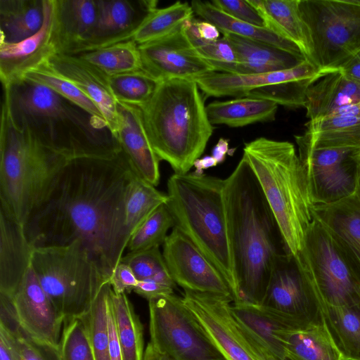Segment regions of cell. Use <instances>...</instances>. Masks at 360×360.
<instances>
[{"instance_id": "8992f818", "label": "cell", "mask_w": 360, "mask_h": 360, "mask_svg": "<svg viewBox=\"0 0 360 360\" xmlns=\"http://www.w3.org/2000/svg\"><path fill=\"white\" fill-rule=\"evenodd\" d=\"M243 156L260 185L288 251L297 255L313 217L305 175L295 146L259 137L245 143Z\"/></svg>"}, {"instance_id": "83f0119b", "label": "cell", "mask_w": 360, "mask_h": 360, "mask_svg": "<svg viewBox=\"0 0 360 360\" xmlns=\"http://www.w3.org/2000/svg\"><path fill=\"white\" fill-rule=\"evenodd\" d=\"M262 17L264 27L296 45L309 61L312 44L299 7L300 0H248Z\"/></svg>"}, {"instance_id": "3957f363", "label": "cell", "mask_w": 360, "mask_h": 360, "mask_svg": "<svg viewBox=\"0 0 360 360\" xmlns=\"http://www.w3.org/2000/svg\"><path fill=\"white\" fill-rule=\"evenodd\" d=\"M3 89L13 119L47 147L68 158H112L122 151L105 121L50 88L22 79Z\"/></svg>"}, {"instance_id": "4316f807", "label": "cell", "mask_w": 360, "mask_h": 360, "mask_svg": "<svg viewBox=\"0 0 360 360\" xmlns=\"http://www.w3.org/2000/svg\"><path fill=\"white\" fill-rule=\"evenodd\" d=\"M302 136L318 148H360V101L309 120Z\"/></svg>"}, {"instance_id": "f35d334b", "label": "cell", "mask_w": 360, "mask_h": 360, "mask_svg": "<svg viewBox=\"0 0 360 360\" xmlns=\"http://www.w3.org/2000/svg\"><path fill=\"white\" fill-rule=\"evenodd\" d=\"M22 79L50 88L94 117L105 122L98 106L72 82L53 70L47 61L27 71Z\"/></svg>"}, {"instance_id": "7dc6e473", "label": "cell", "mask_w": 360, "mask_h": 360, "mask_svg": "<svg viewBox=\"0 0 360 360\" xmlns=\"http://www.w3.org/2000/svg\"><path fill=\"white\" fill-rule=\"evenodd\" d=\"M7 328L15 334L23 360H61L58 346L29 336L18 323Z\"/></svg>"}, {"instance_id": "d590c367", "label": "cell", "mask_w": 360, "mask_h": 360, "mask_svg": "<svg viewBox=\"0 0 360 360\" xmlns=\"http://www.w3.org/2000/svg\"><path fill=\"white\" fill-rule=\"evenodd\" d=\"M110 302L123 360H143V325L127 293H116L112 289Z\"/></svg>"}, {"instance_id": "d6986e66", "label": "cell", "mask_w": 360, "mask_h": 360, "mask_svg": "<svg viewBox=\"0 0 360 360\" xmlns=\"http://www.w3.org/2000/svg\"><path fill=\"white\" fill-rule=\"evenodd\" d=\"M95 27L89 39L74 54L89 51L122 41L131 36L146 17L157 8L155 0H96Z\"/></svg>"}, {"instance_id": "c3c4849f", "label": "cell", "mask_w": 360, "mask_h": 360, "mask_svg": "<svg viewBox=\"0 0 360 360\" xmlns=\"http://www.w3.org/2000/svg\"><path fill=\"white\" fill-rule=\"evenodd\" d=\"M186 32L197 53L207 62L236 63L235 51L224 37L215 41H207L189 34L186 30Z\"/></svg>"}, {"instance_id": "11a10c76", "label": "cell", "mask_w": 360, "mask_h": 360, "mask_svg": "<svg viewBox=\"0 0 360 360\" xmlns=\"http://www.w3.org/2000/svg\"><path fill=\"white\" fill-rule=\"evenodd\" d=\"M338 70L360 85V52L342 65Z\"/></svg>"}, {"instance_id": "680465c9", "label": "cell", "mask_w": 360, "mask_h": 360, "mask_svg": "<svg viewBox=\"0 0 360 360\" xmlns=\"http://www.w3.org/2000/svg\"><path fill=\"white\" fill-rule=\"evenodd\" d=\"M143 360H171L166 355L157 351L152 345L148 342L145 349Z\"/></svg>"}, {"instance_id": "277c9868", "label": "cell", "mask_w": 360, "mask_h": 360, "mask_svg": "<svg viewBox=\"0 0 360 360\" xmlns=\"http://www.w3.org/2000/svg\"><path fill=\"white\" fill-rule=\"evenodd\" d=\"M140 108L159 159L168 162L174 174L188 173L213 133L196 82H160L149 101Z\"/></svg>"}, {"instance_id": "8fae6325", "label": "cell", "mask_w": 360, "mask_h": 360, "mask_svg": "<svg viewBox=\"0 0 360 360\" xmlns=\"http://www.w3.org/2000/svg\"><path fill=\"white\" fill-rule=\"evenodd\" d=\"M150 343L171 360H226L200 327L180 297L148 301Z\"/></svg>"}, {"instance_id": "ffe728a7", "label": "cell", "mask_w": 360, "mask_h": 360, "mask_svg": "<svg viewBox=\"0 0 360 360\" xmlns=\"http://www.w3.org/2000/svg\"><path fill=\"white\" fill-rule=\"evenodd\" d=\"M311 210L360 282V200L354 193L332 204L312 205Z\"/></svg>"}, {"instance_id": "ba28073f", "label": "cell", "mask_w": 360, "mask_h": 360, "mask_svg": "<svg viewBox=\"0 0 360 360\" xmlns=\"http://www.w3.org/2000/svg\"><path fill=\"white\" fill-rule=\"evenodd\" d=\"M31 266L64 319L86 314L102 286L109 282L81 240L34 248Z\"/></svg>"}, {"instance_id": "f5cc1de1", "label": "cell", "mask_w": 360, "mask_h": 360, "mask_svg": "<svg viewBox=\"0 0 360 360\" xmlns=\"http://www.w3.org/2000/svg\"><path fill=\"white\" fill-rule=\"evenodd\" d=\"M174 288L152 279L139 281L134 292L148 301L174 294Z\"/></svg>"}, {"instance_id": "7c38bea8", "label": "cell", "mask_w": 360, "mask_h": 360, "mask_svg": "<svg viewBox=\"0 0 360 360\" xmlns=\"http://www.w3.org/2000/svg\"><path fill=\"white\" fill-rule=\"evenodd\" d=\"M312 205H328L352 195L360 170V148H318L295 136Z\"/></svg>"}, {"instance_id": "ee69618b", "label": "cell", "mask_w": 360, "mask_h": 360, "mask_svg": "<svg viewBox=\"0 0 360 360\" xmlns=\"http://www.w3.org/2000/svg\"><path fill=\"white\" fill-rule=\"evenodd\" d=\"M319 78L305 77L265 86L250 91L245 97L268 100L290 108H304L307 89Z\"/></svg>"}, {"instance_id": "5bb4252c", "label": "cell", "mask_w": 360, "mask_h": 360, "mask_svg": "<svg viewBox=\"0 0 360 360\" xmlns=\"http://www.w3.org/2000/svg\"><path fill=\"white\" fill-rule=\"evenodd\" d=\"M260 304L292 328L319 320L312 293L295 256L289 252L277 261Z\"/></svg>"}, {"instance_id": "f907efd6", "label": "cell", "mask_w": 360, "mask_h": 360, "mask_svg": "<svg viewBox=\"0 0 360 360\" xmlns=\"http://www.w3.org/2000/svg\"><path fill=\"white\" fill-rule=\"evenodd\" d=\"M138 282L131 269L121 261L115 266L110 279L112 289L116 293H129L134 291Z\"/></svg>"}, {"instance_id": "4dcf8cb0", "label": "cell", "mask_w": 360, "mask_h": 360, "mask_svg": "<svg viewBox=\"0 0 360 360\" xmlns=\"http://www.w3.org/2000/svg\"><path fill=\"white\" fill-rule=\"evenodd\" d=\"M319 320L344 360H360V303L329 306L316 302Z\"/></svg>"}, {"instance_id": "681fc988", "label": "cell", "mask_w": 360, "mask_h": 360, "mask_svg": "<svg viewBox=\"0 0 360 360\" xmlns=\"http://www.w3.org/2000/svg\"><path fill=\"white\" fill-rule=\"evenodd\" d=\"M210 2L235 19L264 27L262 17L248 0H213Z\"/></svg>"}, {"instance_id": "7bdbcfd3", "label": "cell", "mask_w": 360, "mask_h": 360, "mask_svg": "<svg viewBox=\"0 0 360 360\" xmlns=\"http://www.w3.org/2000/svg\"><path fill=\"white\" fill-rule=\"evenodd\" d=\"M108 82L117 102L139 108L149 101L159 83L143 70L108 77Z\"/></svg>"}, {"instance_id": "94428289", "label": "cell", "mask_w": 360, "mask_h": 360, "mask_svg": "<svg viewBox=\"0 0 360 360\" xmlns=\"http://www.w3.org/2000/svg\"><path fill=\"white\" fill-rule=\"evenodd\" d=\"M359 165H360V157H359Z\"/></svg>"}, {"instance_id": "e0dca14e", "label": "cell", "mask_w": 360, "mask_h": 360, "mask_svg": "<svg viewBox=\"0 0 360 360\" xmlns=\"http://www.w3.org/2000/svg\"><path fill=\"white\" fill-rule=\"evenodd\" d=\"M2 295L6 297L16 321L27 335L58 346L65 319L42 289L32 266L13 295Z\"/></svg>"}, {"instance_id": "b9f144b4", "label": "cell", "mask_w": 360, "mask_h": 360, "mask_svg": "<svg viewBox=\"0 0 360 360\" xmlns=\"http://www.w3.org/2000/svg\"><path fill=\"white\" fill-rule=\"evenodd\" d=\"M175 226L174 219L167 207H158L130 236L127 248L129 252H140L163 245L168 231Z\"/></svg>"}, {"instance_id": "836d02e7", "label": "cell", "mask_w": 360, "mask_h": 360, "mask_svg": "<svg viewBox=\"0 0 360 360\" xmlns=\"http://www.w3.org/2000/svg\"><path fill=\"white\" fill-rule=\"evenodd\" d=\"M191 6L194 13L214 25L222 34H231L259 41L304 57L299 48L290 41L276 35L266 27L235 19L217 8L210 1H193Z\"/></svg>"}, {"instance_id": "bcb514c9", "label": "cell", "mask_w": 360, "mask_h": 360, "mask_svg": "<svg viewBox=\"0 0 360 360\" xmlns=\"http://www.w3.org/2000/svg\"><path fill=\"white\" fill-rule=\"evenodd\" d=\"M58 349L61 360H95L82 317L64 320Z\"/></svg>"}, {"instance_id": "52a82bcc", "label": "cell", "mask_w": 360, "mask_h": 360, "mask_svg": "<svg viewBox=\"0 0 360 360\" xmlns=\"http://www.w3.org/2000/svg\"><path fill=\"white\" fill-rule=\"evenodd\" d=\"M224 179L194 172L173 174L167 181L169 207L179 229L215 266L229 284L233 302L238 283L224 198Z\"/></svg>"}, {"instance_id": "d6a6232c", "label": "cell", "mask_w": 360, "mask_h": 360, "mask_svg": "<svg viewBox=\"0 0 360 360\" xmlns=\"http://www.w3.org/2000/svg\"><path fill=\"white\" fill-rule=\"evenodd\" d=\"M284 349L287 360H344L319 320L288 330Z\"/></svg>"}, {"instance_id": "4fadbf2b", "label": "cell", "mask_w": 360, "mask_h": 360, "mask_svg": "<svg viewBox=\"0 0 360 360\" xmlns=\"http://www.w3.org/2000/svg\"><path fill=\"white\" fill-rule=\"evenodd\" d=\"M181 299L226 360H274L236 319L231 297L185 290Z\"/></svg>"}, {"instance_id": "603a6c76", "label": "cell", "mask_w": 360, "mask_h": 360, "mask_svg": "<svg viewBox=\"0 0 360 360\" xmlns=\"http://www.w3.org/2000/svg\"><path fill=\"white\" fill-rule=\"evenodd\" d=\"M325 75L307 60L295 68L285 70L258 74L212 72L194 81L207 96L240 98L245 97L252 90L265 86L305 77H321Z\"/></svg>"}, {"instance_id": "8d00e7d4", "label": "cell", "mask_w": 360, "mask_h": 360, "mask_svg": "<svg viewBox=\"0 0 360 360\" xmlns=\"http://www.w3.org/2000/svg\"><path fill=\"white\" fill-rule=\"evenodd\" d=\"M73 55L108 77L143 70L139 46L133 40Z\"/></svg>"}, {"instance_id": "ab89813d", "label": "cell", "mask_w": 360, "mask_h": 360, "mask_svg": "<svg viewBox=\"0 0 360 360\" xmlns=\"http://www.w3.org/2000/svg\"><path fill=\"white\" fill-rule=\"evenodd\" d=\"M167 201V194L136 177L125 206V224L129 236L158 207Z\"/></svg>"}, {"instance_id": "9a60e30c", "label": "cell", "mask_w": 360, "mask_h": 360, "mask_svg": "<svg viewBox=\"0 0 360 360\" xmlns=\"http://www.w3.org/2000/svg\"><path fill=\"white\" fill-rule=\"evenodd\" d=\"M162 245L167 270L184 290L233 299L231 288L219 271L179 229L174 226Z\"/></svg>"}, {"instance_id": "6f0895ef", "label": "cell", "mask_w": 360, "mask_h": 360, "mask_svg": "<svg viewBox=\"0 0 360 360\" xmlns=\"http://www.w3.org/2000/svg\"><path fill=\"white\" fill-rule=\"evenodd\" d=\"M217 165V162L212 155H205L197 159L194 162L193 167H195V171L193 172L201 175L204 174L205 169L216 167Z\"/></svg>"}, {"instance_id": "f1b7e54d", "label": "cell", "mask_w": 360, "mask_h": 360, "mask_svg": "<svg viewBox=\"0 0 360 360\" xmlns=\"http://www.w3.org/2000/svg\"><path fill=\"white\" fill-rule=\"evenodd\" d=\"M236 319L255 341L274 360H287L284 337L290 327L261 304L247 302H233Z\"/></svg>"}, {"instance_id": "7a4b0ae2", "label": "cell", "mask_w": 360, "mask_h": 360, "mask_svg": "<svg viewBox=\"0 0 360 360\" xmlns=\"http://www.w3.org/2000/svg\"><path fill=\"white\" fill-rule=\"evenodd\" d=\"M224 198L238 283L236 302L260 304L277 261L289 252L260 185L243 156L224 179Z\"/></svg>"}, {"instance_id": "5b68a950", "label": "cell", "mask_w": 360, "mask_h": 360, "mask_svg": "<svg viewBox=\"0 0 360 360\" xmlns=\"http://www.w3.org/2000/svg\"><path fill=\"white\" fill-rule=\"evenodd\" d=\"M70 158L43 144L13 119L3 100L0 129V209L24 225Z\"/></svg>"}, {"instance_id": "ac0fdd59", "label": "cell", "mask_w": 360, "mask_h": 360, "mask_svg": "<svg viewBox=\"0 0 360 360\" xmlns=\"http://www.w3.org/2000/svg\"><path fill=\"white\" fill-rule=\"evenodd\" d=\"M44 22L31 37L16 43L0 41V79L2 86L20 81L30 70L57 53L54 39V0H44Z\"/></svg>"}, {"instance_id": "74e56055", "label": "cell", "mask_w": 360, "mask_h": 360, "mask_svg": "<svg viewBox=\"0 0 360 360\" xmlns=\"http://www.w3.org/2000/svg\"><path fill=\"white\" fill-rule=\"evenodd\" d=\"M194 12L187 2L176 1L151 11L133 33L131 40L141 46L169 35L188 20Z\"/></svg>"}, {"instance_id": "44dd1931", "label": "cell", "mask_w": 360, "mask_h": 360, "mask_svg": "<svg viewBox=\"0 0 360 360\" xmlns=\"http://www.w3.org/2000/svg\"><path fill=\"white\" fill-rule=\"evenodd\" d=\"M46 61L98 106L108 129L117 139L119 127L117 102L110 88L108 77L76 55L56 53Z\"/></svg>"}, {"instance_id": "9f6ffc18", "label": "cell", "mask_w": 360, "mask_h": 360, "mask_svg": "<svg viewBox=\"0 0 360 360\" xmlns=\"http://www.w3.org/2000/svg\"><path fill=\"white\" fill-rule=\"evenodd\" d=\"M235 150L236 148H229V139L220 138L212 149V156L219 165L224 162L226 155L230 151H235Z\"/></svg>"}, {"instance_id": "1f68e13d", "label": "cell", "mask_w": 360, "mask_h": 360, "mask_svg": "<svg viewBox=\"0 0 360 360\" xmlns=\"http://www.w3.org/2000/svg\"><path fill=\"white\" fill-rule=\"evenodd\" d=\"M278 105L274 102L250 97L215 101L206 105L210 123L240 127L275 120Z\"/></svg>"}, {"instance_id": "60d3db41", "label": "cell", "mask_w": 360, "mask_h": 360, "mask_svg": "<svg viewBox=\"0 0 360 360\" xmlns=\"http://www.w3.org/2000/svg\"><path fill=\"white\" fill-rule=\"evenodd\" d=\"M112 290L105 283L83 319L95 360H110L108 328V308Z\"/></svg>"}, {"instance_id": "e575fe53", "label": "cell", "mask_w": 360, "mask_h": 360, "mask_svg": "<svg viewBox=\"0 0 360 360\" xmlns=\"http://www.w3.org/2000/svg\"><path fill=\"white\" fill-rule=\"evenodd\" d=\"M44 18V0H1L0 41L16 43L31 37Z\"/></svg>"}, {"instance_id": "91938a15", "label": "cell", "mask_w": 360, "mask_h": 360, "mask_svg": "<svg viewBox=\"0 0 360 360\" xmlns=\"http://www.w3.org/2000/svg\"><path fill=\"white\" fill-rule=\"evenodd\" d=\"M354 194L360 200V170H359V174L357 184H356V188Z\"/></svg>"}, {"instance_id": "9c48e42d", "label": "cell", "mask_w": 360, "mask_h": 360, "mask_svg": "<svg viewBox=\"0 0 360 360\" xmlns=\"http://www.w3.org/2000/svg\"><path fill=\"white\" fill-rule=\"evenodd\" d=\"M312 44L309 61L327 74L360 52V0H300Z\"/></svg>"}, {"instance_id": "d4e9b609", "label": "cell", "mask_w": 360, "mask_h": 360, "mask_svg": "<svg viewBox=\"0 0 360 360\" xmlns=\"http://www.w3.org/2000/svg\"><path fill=\"white\" fill-rule=\"evenodd\" d=\"M34 250L23 225L0 209V294L13 295L31 266Z\"/></svg>"}, {"instance_id": "f6af8a7d", "label": "cell", "mask_w": 360, "mask_h": 360, "mask_svg": "<svg viewBox=\"0 0 360 360\" xmlns=\"http://www.w3.org/2000/svg\"><path fill=\"white\" fill-rule=\"evenodd\" d=\"M120 261L131 269L138 281L152 279L176 286L159 247L140 252H128Z\"/></svg>"}, {"instance_id": "f546056e", "label": "cell", "mask_w": 360, "mask_h": 360, "mask_svg": "<svg viewBox=\"0 0 360 360\" xmlns=\"http://www.w3.org/2000/svg\"><path fill=\"white\" fill-rule=\"evenodd\" d=\"M359 101L360 85L338 70L320 77L309 87L306 115L309 120L320 119Z\"/></svg>"}, {"instance_id": "db71d44e", "label": "cell", "mask_w": 360, "mask_h": 360, "mask_svg": "<svg viewBox=\"0 0 360 360\" xmlns=\"http://www.w3.org/2000/svg\"><path fill=\"white\" fill-rule=\"evenodd\" d=\"M108 328L110 360H123L122 349L117 334L114 314L110 302V294L108 308Z\"/></svg>"}, {"instance_id": "cb8c5ba5", "label": "cell", "mask_w": 360, "mask_h": 360, "mask_svg": "<svg viewBox=\"0 0 360 360\" xmlns=\"http://www.w3.org/2000/svg\"><path fill=\"white\" fill-rule=\"evenodd\" d=\"M232 46L236 63L208 62L215 72L235 74H258L290 69L307 59L270 44L224 33Z\"/></svg>"}, {"instance_id": "484cf974", "label": "cell", "mask_w": 360, "mask_h": 360, "mask_svg": "<svg viewBox=\"0 0 360 360\" xmlns=\"http://www.w3.org/2000/svg\"><path fill=\"white\" fill-rule=\"evenodd\" d=\"M97 13L96 0H54L57 53H75L91 34Z\"/></svg>"}, {"instance_id": "7402d4cb", "label": "cell", "mask_w": 360, "mask_h": 360, "mask_svg": "<svg viewBox=\"0 0 360 360\" xmlns=\"http://www.w3.org/2000/svg\"><path fill=\"white\" fill-rule=\"evenodd\" d=\"M117 139L122 152L136 175L156 186L160 178V160L150 141L141 108L117 102Z\"/></svg>"}, {"instance_id": "6da1fadb", "label": "cell", "mask_w": 360, "mask_h": 360, "mask_svg": "<svg viewBox=\"0 0 360 360\" xmlns=\"http://www.w3.org/2000/svg\"><path fill=\"white\" fill-rule=\"evenodd\" d=\"M136 177L122 150L69 158L25 221L27 239L34 248L81 240L110 282L130 237L125 206Z\"/></svg>"}, {"instance_id": "816d5d0a", "label": "cell", "mask_w": 360, "mask_h": 360, "mask_svg": "<svg viewBox=\"0 0 360 360\" xmlns=\"http://www.w3.org/2000/svg\"><path fill=\"white\" fill-rule=\"evenodd\" d=\"M0 360H23L15 334L0 324Z\"/></svg>"}, {"instance_id": "30bf717a", "label": "cell", "mask_w": 360, "mask_h": 360, "mask_svg": "<svg viewBox=\"0 0 360 360\" xmlns=\"http://www.w3.org/2000/svg\"><path fill=\"white\" fill-rule=\"evenodd\" d=\"M295 257L316 302L335 307L360 303V282L316 219L313 218Z\"/></svg>"}, {"instance_id": "2e32d148", "label": "cell", "mask_w": 360, "mask_h": 360, "mask_svg": "<svg viewBox=\"0 0 360 360\" xmlns=\"http://www.w3.org/2000/svg\"><path fill=\"white\" fill-rule=\"evenodd\" d=\"M184 24L167 37L139 46L143 71L158 82L175 79L195 80L215 72L191 44Z\"/></svg>"}]
</instances>
